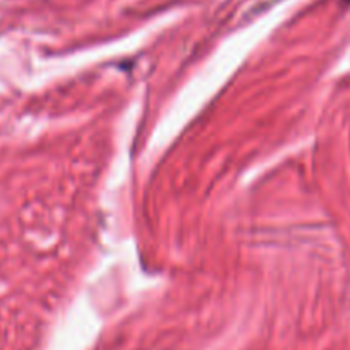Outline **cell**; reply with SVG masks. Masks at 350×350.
<instances>
[{"label":"cell","mask_w":350,"mask_h":350,"mask_svg":"<svg viewBox=\"0 0 350 350\" xmlns=\"http://www.w3.org/2000/svg\"><path fill=\"white\" fill-rule=\"evenodd\" d=\"M347 2H350V0H347Z\"/></svg>","instance_id":"cell-1"}]
</instances>
